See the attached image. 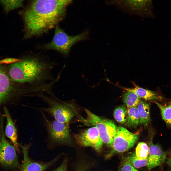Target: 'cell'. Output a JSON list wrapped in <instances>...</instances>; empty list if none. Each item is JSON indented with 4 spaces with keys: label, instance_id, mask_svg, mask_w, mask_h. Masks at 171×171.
I'll use <instances>...</instances> for the list:
<instances>
[{
    "label": "cell",
    "instance_id": "obj_20",
    "mask_svg": "<svg viewBox=\"0 0 171 171\" xmlns=\"http://www.w3.org/2000/svg\"><path fill=\"white\" fill-rule=\"evenodd\" d=\"M113 114L115 119L118 123L123 124L126 122L127 108L124 105H121L116 108L114 111Z\"/></svg>",
    "mask_w": 171,
    "mask_h": 171
},
{
    "label": "cell",
    "instance_id": "obj_5",
    "mask_svg": "<svg viewBox=\"0 0 171 171\" xmlns=\"http://www.w3.org/2000/svg\"><path fill=\"white\" fill-rule=\"evenodd\" d=\"M109 4L114 5L123 12L142 18L154 17L153 6L151 0H113Z\"/></svg>",
    "mask_w": 171,
    "mask_h": 171
},
{
    "label": "cell",
    "instance_id": "obj_19",
    "mask_svg": "<svg viewBox=\"0 0 171 171\" xmlns=\"http://www.w3.org/2000/svg\"><path fill=\"white\" fill-rule=\"evenodd\" d=\"M23 0H0L4 11L6 14L11 10L23 6Z\"/></svg>",
    "mask_w": 171,
    "mask_h": 171
},
{
    "label": "cell",
    "instance_id": "obj_13",
    "mask_svg": "<svg viewBox=\"0 0 171 171\" xmlns=\"http://www.w3.org/2000/svg\"><path fill=\"white\" fill-rule=\"evenodd\" d=\"M149 148L148 163L147 165L148 170H150L162 164L166 160L167 154L158 144H153L151 140Z\"/></svg>",
    "mask_w": 171,
    "mask_h": 171
},
{
    "label": "cell",
    "instance_id": "obj_26",
    "mask_svg": "<svg viewBox=\"0 0 171 171\" xmlns=\"http://www.w3.org/2000/svg\"><path fill=\"white\" fill-rule=\"evenodd\" d=\"M87 167V165L86 164H82L78 167L76 171H86Z\"/></svg>",
    "mask_w": 171,
    "mask_h": 171
},
{
    "label": "cell",
    "instance_id": "obj_24",
    "mask_svg": "<svg viewBox=\"0 0 171 171\" xmlns=\"http://www.w3.org/2000/svg\"><path fill=\"white\" fill-rule=\"evenodd\" d=\"M118 171H138L128 160L123 162L120 166Z\"/></svg>",
    "mask_w": 171,
    "mask_h": 171
},
{
    "label": "cell",
    "instance_id": "obj_11",
    "mask_svg": "<svg viewBox=\"0 0 171 171\" xmlns=\"http://www.w3.org/2000/svg\"><path fill=\"white\" fill-rule=\"evenodd\" d=\"M76 137L81 144L85 146L92 147L97 152H100L103 143L95 126L82 132Z\"/></svg>",
    "mask_w": 171,
    "mask_h": 171
},
{
    "label": "cell",
    "instance_id": "obj_18",
    "mask_svg": "<svg viewBox=\"0 0 171 171\" xmlns=\"http://www.w3.org/2000/svg\"><path fill=\"white\" fill-rule=\"evenodd\" d=\"M123 100L127 108L137 106L141 101L140 98L136 94L128 90L124 93Z\"/></svg>",
    "mask_w": 171,
    "mask_h": 171
},
{
    "label": "cell",
    "instance_id": "obj_17",
    "mask_svg": "<svg viewBox=\"0 0 171 171\" xmlns=\"http://www.w3.org/2000/svg\"><path fill=\"white\" fill-rule=\"evenodd\" d=\"M128 116L126 125L129 127H135L139 120V116L137 106L127 108Z\"/></svg>",
    "mask_w": 171,
    "mask_h": 171
},
{
    "label": "cell",
    "instance_id": "obj_15",
    "mask_svg": "<svg viewBox=\"0 0 171 171\" xmlns=\"http://www.w3.org/2000/svg\"><path fill=\"white\" fill-rule=\"evenodd\" d=\"M124 89L135 93L140 98L146 100H161L162 97L154 92L136 86L133 88H124Z\"/></svg>",
    "mask_w": 171,
    "mask_h": 171
},
{
    "label": "cell",
    "instance_id": "obj_27",
    "mask_svg": "<svg viewBox=\"0 0 171 171\" xmlns=\"http://www.w3.org/2000/svg\"><path fill=\"white\" fill-rule=\"evenodd\" d=\"M166 163L168 166L171 169V153H170L169 156L167 158Z\"/></svg>",
    "mask_w": 171,
    "mask_h": 171
},
{
    "label": "cell",
    "instance_id": "obj_1",
    "mask_svg": "<svg viewBox=\"0 0 171 171\" xmlns=\"http://www.w3.org/2000/svg\"><path fill=\"white\" fill-rule=\"evenodd\" d=\"M71 0H34L20 13L24 24L25 38L40 35L56 27L64 18Z\"/></svg>",
    "mask_w": 171,
    "mask_h": 171
},
{
    "label": "cell",
    "instance_id": "obj_6",
    "mask_svg": "<svg viewBox=\"0 0 171 171\" xmlns=\"http://www.w3.org/2000/svg\"><path fill=\"white\" fill-rule=\"evenodd\" d=\"M87 117L83 120L85 124L95 126L103 142L111 147L117 132V128L112 121L101 118L89 110H85Z\"/></svg>",
    "mask_w": 171,
    "mask_h": 171
},
{
    "label": "cell",
    "instance_id": "obj_2",
    "mask_svg": "<svg viewBox=\"0 0 171 171\" xmlns=\"http://www.w3.org/2000/svg\"><path fill=\"white\" fill-rule=\"evenodd\" d=\"M51 66L43 59L29 56L11 63L8 71L10 78L14 82L38 87L45 85L42 84L49 78Z\"/></svg>",
    "mask_w": 171,
    "mask_h": 171
},
{
    "label": "cell",
    "instance_id": "obj_22",
    "mask_svg": "<svg viewBox=\"0 0 171 171\" xmlns=\"http://www.w3.org/2000/svg\"><path fill=\"white\" fill-rule=\"evenodd\" d=\"M149 148L147 145L144 142H140L137 145L135 149V154L139 159L143 160L148 158Z\"/></svg>",
    "mask_w": 171,
    "mask_h": 171
},
{
    "label": "cell",
    "instance_id": "obj_21",
    "mask_svg": "<svg viewBox=\"0 0 171 171\" xmlns=\"http://www.w3.org/2000/svg\"><path fill=\"white\" fill-rule=\"evenodd\" d=\"M154 103L159 108L163 119L167 124L171 125V104L165 105L156 101Z\"/></svg>",
    "mask_w": 171,
    "mask_h": 171
},
{
    "label": "cell",
    "instance_id": "obj_23",
    "mask_svg": "<svg viewBox=\"0 0 171 171\" xmlns=\"http://www.w3.org/2000/svg\"><path fill=\"white\" fill-rule=\"evenodd\" d=\"M135 168H139L147 165L148 158L143 160H140L136 157L135 152L132 153L127 159Z\"/></svg>",
    "mask_w": 171,
    "mask_h": 171
},
{
    "label": "cell",
    "instance_id": "obj_7",
    "mask_svg": "<svg viewBox=\"0 0 171 171\" xmlns=\"http://www.w3.org/2000/svg\"><path fill=\"white\" fill-rule=\"evenodd\" d=\"M47 132L48 138L53 143L62 144H70L72 139L69 132L68 123L60 122L56 120L48 119L41 111Z\"/></svg>",
    "mask_w": 171,
    "mask_h": 171
},
{
    "label": "cell",
    "instance_id": "obj_25",
    "mask_svg": "<svg viewBox=\"0 0 171 171\" xmlns=\"http://www.w3.org/2000/svg\"><path fill=\"white\" fill-rule=\"evenodd\" d=\"M55 171H67V160L66 159L64 160Z\"/></svg>",
    "mask_w": 171,
    "mask_h": 171
},
{
    "label": "cell",
    "instance_id": "obj_16",
    "mask_svg": "<svg viewBox=\"0 0 171 171\" xmlns=\"http://www.w3.org/2000/svg\"><path fill=\"white\" fill-rule=\"evenodd\" d=\"M139 116L140 124L144 126L150 123V105L147 102L140 101L137 106Z\"/></svg>",
    "mask_w": 171,
    "mask_h": 171
},
{
    "label": "cell",
    "instance_id": "obj_28",
    "mask_svg": "<svg viewBox=\"0 0 171 171\" xmlns=\"http://www.w3.org/2000/svg\"><path fill=\"white\" fill-rule=\"evenodd\" d=\"M170 103L171 104V102H170Z\"/></svg>",
    "mask_w": 171,
    "mask_h": 171
},
{
    "label": "cell",
    "instance_id": "obj_14",
    "mask_svg": "<svg viewBox=\"0 0 171 171\" xmlns=\"http://www.w3.org/2000/svg\"><path fill=\"white\" fill-rule=\"evenodd\" d=\"M4 111L7 120L5 130V135L11 140L16 150L19 151V144L18 142V135L16 128L14 122L11 116L9 110L5 107Z\"/></svg>",
    "mask_w": 171,
    "mask_h": 171
},
{
    "label": "cell",
    "instance_id": "obj_9",
    "mask_svg": "<svg viewBox=\"0 0 171 171\" xmlns=\"http://www.w3.org/2000/svg\"><path fill=\"white\" fill-rule=\"evenodd\" d=\"M2 114L0 117V163L6 167L14 168L19 165L16 148L6 139Z\"/></svg>",
    "mask_w": 171,
    "mask_h": 171
},
{
    "label": "cell",
    "instance_id": "obj_12",
    "mask_svg": "<svg viewBox=\"0 0 171 171\" xmlns=\"http://www.w3.org/2000/svg\"><path fill=\"white\" fill-rule=\"evenodd\" d=\"M19 145L22 148L23 156V161L21 166L20 171H44L55 161V159L45 163L33 162L30 159L28 156L29 145L20 144Z\"/></svg>",
    "mask_w": 171,
    "mask_h": 171
},
{
    "label": "cell",
    "instance_id": "obj_10",
    "mask_svg": "<svg viewBox=\"0 0 171 171\" xmlns=\"http://www.w3.org/2000/svg\"><path fill=\"white\" fill-rule=\"evenodd\" d=\"M138 137V135L130 132L122 126H119L117 128L111 147L112 149L107 158L110 157L115 153H121L128 150L134 145Z\"/></svg>",
    "mask_w": 171,
    "mask_h": 171
},
{
    "label": "cell",
    "instance_id": "obj_4",
    "mask_svg": "<svg viewBox=\"0 0 171 171\" xmlns=\"http://www.w3.org/2000/svg\"><path fill=\"white\" fill-rule=\"evenodd\" d=\"M34 96L40 98L48 104L47 107L36 109L47 113L59 122L68 123L75 115V111L70 106L61 102L57 98L49 97L42 93L35 94Z\"/></svg>",
    "mask_w": 171,
    "mask_h": 171
},
{
    "label": "cell",
    "instance_id": "obj_3",
    "mask_svg": "<svg viewBox=\"0 0 171 171\" xmlns=\"http://www.w3.org/2000/svg\"><path fill=\"white\" fill-rule=\"evenodd\" d=\"M88 35V32L85 31L75 36H69L57 26L53 39L49 43L44 45L43 47L45 49L55 50L66 56L69 54L73 45L79 41L87 39Z\"/></svg>",
    "mask_w": 171,
    "mask_h": 171
},
{
    "label": "cell",
    "instance_id": "obj_8",
    "mask_svg": "<svg viewBox=\"0 0 171 171\" xmlns=\"http://www.w3.org/2000/svg\"><path fill=\"white\" fill-rule=\"evenodd\" d=\"M10 78L8 71L0 62V105L12 98L22 97L23 88Z\"/></svg>",
    "mask_w": 171,
    "mask_h": 171
}]
</instances>
